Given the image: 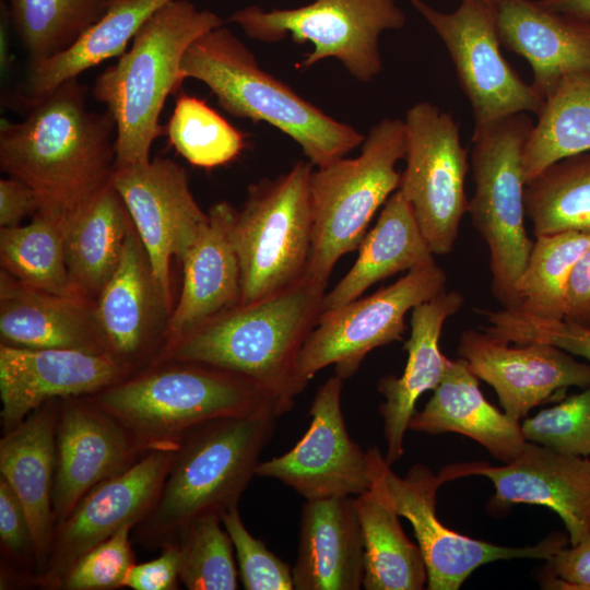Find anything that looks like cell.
Masks as SVG:
<instances>
[{
  "label": "cell",
  "instance_id": "1",
  "mask_svg": "<svg viewBox=\"0 0 590 590\" xmlns=\"http://www.w3.org/2000/svg\"><path fill=\"white\" fill-rule=\"evenodd\" d=\"M86 93L78 78L68 80L0 128L1 170L31 186L37 213L60 227L110 182L116 163V122L106 109L90 110Z\"/></svg>",
  "mask_w": 590,
  "mask_h": 590
},
{
  "label": "cell",
  "instance_id": "2",
  "mask_svg": "<svg viewBox=\"0 0 590 590\" xmlns=\"http://www.w3.org/2000/svg\"><path fill=\"white\" fill-rule=\"evenodd\" d=\"M326 288L327 283L305 273L271 296L205 320L167 344L155 363L194 362L229 370L293 405L307 386L297 363L322 314Z\"/></svg>",
  "mask_w": 590,
  "mask_h": 590
},
{
  "label": "cell",
  "instance_id": "3",
  "mask_svg": "<svg viewBox=\"0 0 590 590\" xmlns=\"http://www.w3.org/2000/svg\"><path fill=\"white\" fill-rule=\"evenodd\" d=\"M282 414L262 410L204 422L181 439L158 497L131 532L146 551L175 542L196 520L238 506Z\"/></svg>",
  "mask_w": 590,
  "mask_h": 590
},
{
  "label": "cell",
  "instance_id": "4",
  "mask_svg": "<svg viewBox=\"0 0 590 590\" xmlns=\"http://www.w3.org/2000/svg\"><path fill=\"white\" fill-rule=\"evenodd\" d=\"M130 434L141 456L177 449L193 427L213 418L292 409L243 375L211 365L163 361L86 396Z\"/></svg>",
  "mask_w": 590,
  "mask_h": 590
},
{
  "label": "cell",
  "instance_id": "5",
  "mask_svg": "<svg viewBox=\"0 0 590 590\" xmlns=\"http://www.w3.org/2000/svg\"><path fill=\"white\" fill-rule=\"evenodd\" d=\"M223 25L210 10L189 0H170L140 27L128 49L107 67L92 87L116 122L115 167L143 165L163 132L160 117L185 80L181 62L190 45Z\"/></svg>",
  "mask_w": 590,
  "mask_h": 590
},
{
  "label": "cell",
  "instance_id": "6",
  "mask_svg": "<svg viewBox=\"0 0 590 590\" xmlns=\"http://www.w3.org/2000/svg\"><path fill=\"white\" fill-rule=\"evenodd\" d=\"M184 79L206 85L229 115L264 121L295 141L312 166L330 164L361 146L365 135L339 121L264 71L226 26L197 38L182 62Z\"/></svg>",
  "mask_w": 590,
  "mask_h": 590
},
{
  "label": "cell",
  "instance_id": "7",
  "mask_svg": "<svg viewBox=\"0 0 590 590\" xmlns=\"http://www.w3.org/2000/svg\"><path fill=\"white\" fill-rule=\"evenodd\" d=\"M405 151L404 120L384 118L370 127L357 156L312 170L308 276L328 283L340 258L358 249L373 216L399 188L396 165Z\"/></svg>",
  "mask_w": 590,
  "mask_h": 590
},
{
  "label": "cell",
  "instance_id": "8",
  "mask_svg": "<svg viewBox=\"0 0 590 590\" xmlns=\"http://www.w3.org/2000/svg\"><path fill=\"white\" fill-rule=\"evenodd\" d=\"M532 127L529 116L521 113L475 125L472 137L475 188L468 213L487 245L492 291L505 308L514 305L515 284L533 246L524 225L522 169V152Z\"/></svg>",
  "mask_w": 590,
  "mask_h": 590
},
{
  "label": "cell",
  "instance_id": "9",
  "mask_svg": "<svg viewBox=\"0 0 590 590\" xmlns=\"http://www.w3.org/2000/svg\"><path fill=\"white\" fill-rule=\"evenodd\" d=\"M311 163L298 161L285 174L249 186L232 226L240 304L271 296L305 275L311 249Z\"/></svg>",
  "mask_w": 590,
  "mask_h": 590
},
{
  "label": "cell",
  "instance_id": "10",
  "mask_svg": "<svg viewBox=\"0 0 590 590\" xmlns=\"http://www.w3.org/2000/svg\"><path fill=\"white\" fill-rule=\"evenodd\" d=\"M228 21L262 43H276L286 35L310 43L312 50L305 55L302 68L333 58L366 83L382 70L380 35L402 28L406 17L396 0H310L292 9L249 5L233 12Z\"/></svg>",
  "mask_w": 590,
  "mask_h": 590
},
{
  "label": "cell",
  "instance_id": "11",
  "mask_svg": "<svg viewBox=\"0 0 590 590\" xmlns=\"http://www.w3.org/2000/svg\"><path fill=\"white\" fill-rule=\"evenodd\" d=\"M404 123L405 168L398 190L411 204L433 253L446 255L468 212V150L455 118L432 103L410 107Z\"/></svg>",
  "mask_w": 590,
  "mask_h": 590
},
{
  "label": "cell",
  "instance_id": "12",
  "mask_svg": "<svg viewBox=\"0 0 590 590\" xmlns=\"http://www.w3.org/2000/svg\"><path fill=\"white\" fill-rule=\"evenodd\" d=\"M446 282L445 271L434 262L408 271L369 296L322 312L302 347L299 377L308 384L330 365L343 380L352 377L370 351L403 339L405 315L444 292Z\"/></svg>",
  "mask_w": 590,
  "mask_h": 590
},
{
  "label": "cell",
  "instance_id": "13",
  "mask_svg": "<svg viewBox=\"0 0 590 590\" xmlns=\"http://www.w3.org/2000/svg\"><path fill=\"white\" fill-rule=\"evenodd\" d=\"M410 1L449 52L475 125L521 113L538 115L543 98L502 54L497 3L460 0L455 11L442 12L423 0Z\"/></svg>",
  "mask_w": 590,
  "mask_h": 590
},
{
  "label": "cell",
  "instance_id": "14",
  "mask_svg": "<svg viewBox=\"0 0 590 590\" xmlns=\"http://www.w3.org/2000/svg\"><path fill=\"white\" fill-rule=\"evenodd\" d=\"M343 379L334 375L317 390L310 424L287 452L260 462L257 475L275 479L306 500L357 496L387 463L376 447L364 451L350 437L341 409Z\"/></svg>",
  "mask_w": 590,
  "mask_h": 590
},
{
  "label": "cell",
  "instance_id": "15",
  "mask_svg": "<svg viewBox=\"0 0 590 590\" xmlns=\"http://www.w3.org/2000/svg\"><path fill=\"white\" fill-rule=\"evenodd\" d=\"M110 181L127 206L169 315L174 308L172 260H182L209 213L196 201L186 169L168 157L115 167Z\"/></svg>",
  "mask_w": 590,
  "mask_h": 590
},
{
  "label": "cell",
  "instance_id": "16",
  "mask_svg": "<svg viewBox=\"0 0 590 590\" xmlns=\"http://www.w3.org/2000/svg\"><path fill=\"white\" fill-rule=\"evenodd\" d=\"M385 480L399 516L413 527L427 571L428 590H457L475 569L496 560H547L569 544L567 533H556L535 545L509 547L448 529L436 514L437 492L445 482L424 464L413 465L403 477L388 467Z\"/></svg>",
  "mask_w": 590,
  "mask_h": 590
},
{
  "label": "cell",
  "instance_id": "17",
  "mask_svg": "<svg viewBox=\"0 0 590 590\" xmlns=\"http://www.w3.org/2000/svg\"><path fill=\"white\" fill-rule=\"evenodd\" d=\"M177 449H155L93 487L54 532L34 586L58 590L70 567L125 526L139 524L153 508Z\"/></svg>",
  "mask_w": 590,
  "mask_h": 590
},
{
  "label": "cell",
  "instance_id": "18",
  "mask_svg": "<svg viewBox=\"0 0 590 590\" xmlns=\"http://www.w3.org/2000/svg\"><path fill=\"white\" fill-rule=\"evenodd\" d=\"M439 475L444 482L469 475L487 477L495 488L491 503L496 509L516 504L552 509L562 519L570 545L590 533V457L527 441L521 452L504 465L450 464Z\"/></svg>",
  "mask_w": 590,
  "mask_h": 590
},
{
  "label": "cell",
  "instance_id": "19",
  "mask_svg": "<svg viewBox=\"0 0 590 590\" xmlns=\"http://www.w3.org/2000/svg\"><path fill=\"white\" fill-rule=\"evenodd\" d=\"M458 354L472 373L492 386L504 412L519 421L529 411L552 400H562L571 387H590V363L552 344H515L489 333L465 330Z\"/></svg>",
  "mask_w": 590,
  "mask_h": 590
},
{
  "label": "cell",
  "instance_id": "20",
  "mask_svg": "<svg viewBox=\"0 0 590 590\" xmlns=\"http://www.w3.org/2000/svg\"><path fill=\"white\" fill-rule=\"evenodd\" d=\"M141 456L127 429L86 396L59 399L52 489L55 530L97 484Z\"/></svg>",
  "mask_w": 590,
  "mask_h": 590
},
{
  "label": "cell",
  "instance_id": "21",
  "mask_svg": "<svg viewBox=\"0 0 590 590\" xmlns=\"http://www.w3.org/2000/svg\"><path fill=\"white\" fill-rule=\"evenodd\" d=\"M131 374L106 353L0 344L2 433L51 400L91 396Z\"/></svg>",
  "mask_w": 590,
  "mask_h": 590
},
{
  "label": "cell",
  "instance_id": "22",
  "mask_svg": "<svg viewBox=\"0 0 590 590\" xmlns=\"http://www.w3.org/2000/svg\"><path fill=\"white\" fill-rule=\"evenodd\" d=\"M168 314L134 225L119 263L93 304V317L106 352L132 374L154 364L161 353L154 312Z\"/></svg>",
  "mask_w": 590,
  "mask_h": 590
},
{
  "label": "cell",
  "instance_id": "23",
  "mask_svg": "<svg viewBox=\"0 0 590 590\" xmlns=\"http://www.w3.org/2000/svg\"><path fill=\"white\" fill-rule=\"evenodd\" d=\"M208 213V223L180 261L182 285L165 327L164 347L205 320L240 304V268L232 239L237 210L221 201Z\"/></svg>",
  "mask_w": 590,
  "mask_h": 590
},
{
  "label": "cell",
  "instance_id": "24",
  "mask_svg": "<svg viewBox=\"0 0 590 590\" xmlns=\"http://www.w3.org/2000/svg\"><path fill=\"white\" fill-rule=\"evenodd\" d=\"M462 306V294L446 290L415 306L411 310V334L404 344L408 352L404 370L400 377L385 376L377 384L385 398L379 412L387 441L385 459L389 465L404 452V435L416 412L418 398L434 390L445 376L450 359L441 353L439 339L446 320Z\"/></svg>",
  "mask_w": 590,
  "mask_h": 590
},
{
  "label": "cell",
  "instance_id": "25",
  "mask_svg": "<svg viewBox=\"0 0 590 590\" xmlns=\"http://www.w3.org/2000/svg\"><path fill=\"white\" fill-rule=\"evenodd\" d=\"M497 23L502 45L529 62L543 101L564 78L590 74V25L532 0L504 1Z\"/></svg>",
  "mask_w": 590,
  "mask_h": 590
},
{
  "label": "cell",
  "instance_id": "26",
  "mask_svg": "<svg viewBox=\"0 0 590 590\" xmlns=\"http://www.w3.org/2000/svg\"><path fill=\"white\" fill-rule=\"evenodd\" d=\"M296 590H358L364 542L352 497L306 500L292 568Z\"/></svg>",
  "mask_w": 590,
  "mask_h": 590
},
{
  "label": "cell",
  "instance_id": "27",
  "mask_svg": "<svg viewBox=\"0 0 590 590\" xmlns=\"http://www.w3.org/2000/svg\"><path fill=\"white\" fill-rule=\"evenodd\" d=\"M58 403L59 399L45 403L0 439V476L14 491L27 515L36 551V576L45 565L55 532L52 489Z\"/></svg>",
  "mask_w": 590,
  "mask_h": 590
},
{
  "label": "cell",
  "instance_id": "28",
  "mask_svg": "<svg viewBox=\"0 0 590 590\" xmlns=\"http://www.w3.org/2000/svg\"><path fill=\"white\" fill-rule=\"evenodd\" d=\"M92 308L88 299L28 287L1 270V344L108 354L99 338Z\"/></svg>",
  "mask_w": 590,
  "mask_h": 590
},
{
  "label": "cell",
  "instance_id": "29",
  "mask_svg": "<svg viewBox=\"0 0 590 590\" xmlns=\"http://www.w3.org/2000/svg\"><path fill=\"white\" fill-rule=\"evenodd\" d=\"M477 379L463 358L450 359L444 378L423 410L412 416L409 428L433 435L461 434L495 459L510 462L527 442L521 424L484 398Z\"/></svg>",
  "mask_w": 590,
  "mask_h": 590
},
{
  "label": "cell",
  "instance_id": "30",
  "mask_svg": "<svg viewBox=\"0 0 590 590\" xmlns=\"http://www.w3.org/2000/svg\"><path fill=\"white\" fill-rule=\"evenodd\" d=\"M357 250L358 257L350 271L326 293L322 312L357 299L388 276L435 262L414 211L400 190L386 201L376 224L366 233Z\"/></svg>",
  "mask_w": 590,
  "mask_h": 590
},
{
  "label": "cell",
  "instance_id": "31",
  "mask_svg": "<svg viewBox=\"0 0 590 590\" xmlns=\"http://www.w3.org/2000/svg\"><path fill=\"white\" fill-rule=\"evenodd\" d=\"M386 463L373 485L353 498L364 542L366 590H421L427 571L418 545L405 535L388 492Z\"/></svg>",
  "mask_w": 590,
  "mask_h": 590
},
{
  "label": "cell",
  "instance_id": "32",
  "mask_svg": "<svg viewBox=\"0 0 590 590\" xmlns=\"http://www.w3.org/2000/svg\"><path fill=\"white\" fill-rule=\"evenodd\" d=\"M132 227L127 206L111 181L61 227L71 280L87 298L97 297L116 270Z\"/></svg>",
  "mask_w": 590,
  "mask_h": 590
},
{
  "label": "cell",
  "instance_id": "33",
  "mask_svg": "<svg viewBox=\"0 0 590 590\" xmlns=\"http://www.w3.org/2000/svg\"><path fill=\"white\" fill-rule=\"evenodd\" d=\"M170 0H111L101 19L66 50L30 63L27 99L48 93L84 71L120 57L144 22Z\"/></svg>",
  "mask_w": 590,
  "mask_h": 590
},
{
  "label": "cell",
  "instance_id": "34",
  "mask_svg": "<svg viewBox=\"0 0 590 590\" xmlns=\"http://www.w3.org/2000/svg\"><path fill=\"white\" fill-rule=\"evenodd\" d=\"M536 116L522 152L526 184L557 161L590 151V74L564 78Z\"/></svg>",
  "mask_w": 590,
  "mask_h": 590
},
{
  "label": "cell",
  "instance_id": "35",
  "mask_svg": "<svg viewBox=\"0 0 590 590\" xmlns=\"http://www.w3.org/2000/svg\"><path fill=\"white\" fill-rule=\"evenodd\" d=\"M33 216L27 225L0 227L1 270L28 287L88 299L71 280L61 227L42 214Z\"/></svg>",
  "mask_w": 590,
  "mask_h": 590
},
{
  "label": "cell",
  "instance_id": "36",
  "mask_svg": "<svg viewBox=\"0 0 590 590\" xmlns=\"http://www.w3.org/2000/svg\"><path fill=\"white\" fill-rule=\"evenodd\" d=\"M524 199L535 237L590 232V151L546 167L526 185Z\"/></svg>",
  "mask_w": 590,
  "mask_h": 590
},
{
  "label": "cell",
  "instance_id": "37",
  "mask_svg": "<svg viewBox=\"0 0 590 590\" xmlns=\"http://www.w3.org/2000/svg\"><path fill=\"white\" fill-rule=\"evenodd\" d=\"M589 246L590 232L535 237L527 264L515 284L510 308L541 319H564L569 276Z\"/></svg>",
  "mask_w": 590,
  "mask_h": 590
},
{
  "label": "cell",
  "instance_id": "38",
  "mask_svg": "<svg viewBox=\"0 0 590 590\" xmlns=\"http://www.w3.org/2000/svg\"><path fill=\"white\" fill-rule=\"evenodd\" d=\"M110 1L4 0V3L30 63H34L70 47L101 19Z\"/></svg>",
  "mask_w": 590,
  "mask_h": 590
},
{
  "label": "cell",
  "instance_id": "39",
  "mask_svg": "<svg viewBox=\"0 0 590 590\" xmlns=\"http://www.w3.org/2000/svg\"><path fill=\"white\" fill-rule=\"evenodd\" d=\"M169 144L188 163L214 168L233 162L246 145L245 134L203 99L181 93L166 126Z\"/></svg>",
  "mask_w": 590,
  "mask_h": 590
},
{
  "label": "cell",
  "instance_id": "40",
  "mask_svg": "<svg viewBox=\"0 0 590 590\" xmlns=\"http://www.w3.org/2000/svg\"><path fill=\"white\" fill-rule=\"evenodd\" d=\"M217 516L200 518L182 530L175 542L179 579L189 590H235L238 569L233 543Z\"/></svg>",
  "mask_w": 590,
  "mask_h": 590
},
{
  "label": "cell",
  "instance_id": "41",
  "mask_svg": "<svg viewBox=\"0 0 590 590\" xmlns=\"http://www.w3.org/2000/svg\"><path fill=\"white\" fill-rule=\"evenodd\" d=\"M521 428L527 441L590 457V387L524 420Z\"/></svg>",
  "mask_w": 590,
  "mask_h": 590
},
{
  "label": "cell",
  "instance_id": "42",
  "mask_svg": "<svg viewBox=\"0 0 590 590\" xmlns=\"http://www.w3.org/2000/svg\"><path fill=\"white\" fill-rule=\"evenodd\" d=\"M491 335L514 344L541 342L555 345L590 363V328L566 319L547 320L517 309L483 311Z\"/></svg>",
  "mask_w": 590,
  "mask_h": 590
},
{
  "label": "cell",
  "instance_id": "43",
  "mask_svg": "<svg viewBox=\"0 0 590 590\" xmlns=\"http://www.w3.org/2000/svg\"><path fill=\"white\" fill-rule=\"evenodd\" d=\"M1 589L34 586L37 558L30 521L23 505L0 476Z\"/></svg>",
  "mask_w": 590,
  "mask_h": 590
},
{
  "label": "cell",
  "instance_id": "44",
  "mask_svg": "<svg viewBox=\"0 0 590 590\" xmlns=\"http://www.w3.org/2000/svg\"><path fill=\"white\" fill-rule=\"evenodd\" d=\"M132 526H125L114 535L84 553L66 573L58 590H114L125 587L134 565L131 547Z\"/></svg>",
  "mask_w": 590,
  "mask_h": 590
},
{
  "label": "cell",
  "instance_id": "45",
  "mask_svg": "<svg viewBox=\"0 0 590 590\" xmlns=\"http://www.w3.org/2000/svg\"><path fill=\"white\" fill-rule=\"evenodd\" d=\"M238 563V574L246 590H292V568L269 551L266 544L246 529L238 506L221 517Z\"/></svg>",
  "mask_w": 590,
  "mask_h": 590
},
{
  "label": "cell",
  "instance_id": "46",
  "mask_svg": "<svg viewBox=\"0 0 590 590\" xmlns=\"http://www.w3.org/2000/svg\"><path fill=\"white\" fill-rule=\"evenodd\" d=\"M544 588L590 590V533L566 545L546 560Z\"/></svg>",
  "mask_w": 590,
  "mask_h": 590
},
{
  "label": "cell",
  "instance_id": "47",
  "mask_svg": "<svg viewBox=\"0 0 590 590\" xmlns=\"http://www.w3.org/2000/svg\"><path fill=\"white\" fill-rule=\"evenodd\" d=\"M156 558L134 564L125 580L133 590H176L179 588V556L176 543L164 545Z\"/></svg>",
  "mask_w": 590,
  "mask_h": 590
},
{
  "label": "cell",
  "instance_id": "48",
  "mask_svg": "<svg viewBox=\"0 0 590 590\" xmlns=\"http://www.w3.org/2000/svg\"><path fill=\"white\" fill-rule=\"evenodd\" d=\"M36 192L26 182L11 176L0 180V227H14L38 212Z\"/></svg>",
  "mask_w": 590,
  "mask_h": 590
},
{
  "label": "cell",
  "instance_id": "49",
  "mask_svg": "<svg viewBox=\"0 0 590 590\" xmlns=\"http://www.w3.org/2000/svg\"><path fill=\"white\" fill-rule=\"evenodd\" d=\"M564 319L590 328V246L580 256L569 276Z\"/></svg>",
  "mask_w": 590,
  "mask_h": 590
},
{
  "label": "cell",
  "instance_id": "50",
  "mask_svg": "<svg viewBox=\"0 0 590 590\" xmlns=\"http://www.w3.org/2000/svg\"><path fill=\"white\" fill-rule=\"evenodd\" d=\"M545 9L590 25V0H536Z\"/></svg>",
  "mask_w": 590,
  "mask_h": 590
},
{
  "label": "cell",
  "instance_id": "51",
  "mask_svg": "<svg viewBox=\"0 0 590 590\" xmlns=\"http://www.w3.org/2000/svg\"><path fill=\"white\" fill-rule=\"evenodd\" d=\"M492 1H494L495 3H497L499 5L500 3H503L506 0H492Z\"/></svg>",
  "mask_w": 590,
  "mask_h": 590
}]
</instances>
